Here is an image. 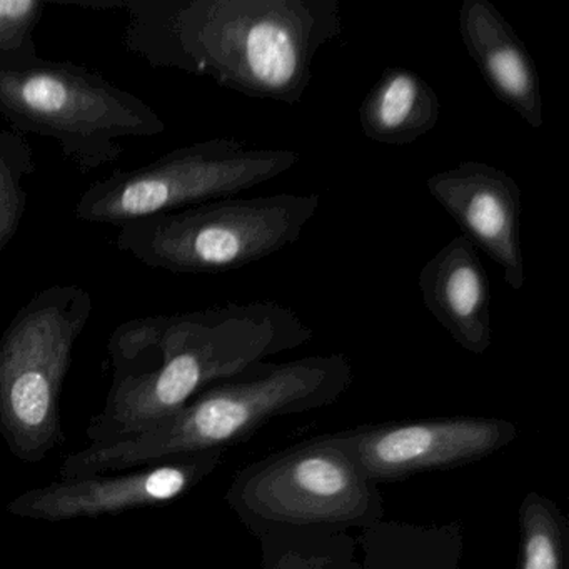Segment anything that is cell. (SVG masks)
Wrapping results in <instances>:
<instances>
[{"label": "cell", "mask_w": 569, "mask_h": 569, "mask_svg": "<svg viewBox=\"0 0 569 569\" xmlns=\"http://www.w3.org/2000/svg\"><path fill=\"white\" fill-rule=\"evenodd\" d=\"M124 44L154 68L204 76L248 98L299 106L325 46L345 31L339 0H121Z\"/></svg>", "instance_id": "obj_1"}, {"label": "cell", "mask_w": 569, "mask_h": 569, "mask_svg": "<svg viewBox=\"0 0 569 569\" xmlns=\"http://www.w3.org/2000/svg\"><path fill=\"white\" fill-rule=\"evenodd\" d=\"M312 338L295 309L274 301L131 319L109 339L112 382L101 412L89 421V445L141 435L209 386Z\"/></svg>", "instance_id": "obj_2"}, {"label": "cell", "mask_w": 569, "mask_h": 569, "mask_svg": "<svg viewBox=\"0 0 569 569\" xmlns=\"http://www.w3.org/2000/svg\"><path fill=\"white\" fill-rule=\"evenodd\" d=\"M352 381L351 361L339 352L258 362L236 378L209 386L141 435L72 452L62 462L59 479L129 471L209 449L228 451L281 416L335 405Z\"/></svg>", "instance_id": "obj_3"}, {"label": "cell", "mask_w": 569, "mask_h": 569, "mask_svg": "<svg viewBox=\"0 0 569 569\" xmlns=\"http://www.w3.org/2000/svg\"><path fill=\"white\" fill-rule=\"evenodd\" d=\"M0 116L19 134L58 141L86 174L118 161L122 139L166 131L158 112L138 96L84 66L39 56L0 62Z\"/></svg>", "instance_id": "obj_4"}, {"label": "cell", "mask_w": 569, "mask_h": 569, "mask_svg": "<svg viewBox=\"0 0 569 569\" xmlns=\"http://www.w3.org/2000/svg\"><path fill=\"white\" fill-rule=\"evenodd\" d=\"M378 486L341 432H331L244 466L226 502L258 538L284 529H371L385 518Z\"/></svg>", "instance_id": "obj_5"}, {"label": "cell", "mask_w": 569, "mask_h": 569, "mask_svg": "<svg viewBox=\"0 0 569 569\" xmlns=\"http://www.w3.org/2000/svg\"><path fill=\"white\" fill-rule=\"evenodd\" d=\"M318 194L226 198L119 226L116 246L176 274H219L278 254L315 218Z\"/></svg>", "instance_id": "obj_6"}, {"label": "cell", "mask_w": 569, "mask_h": 569, "mask_svg": "<svg viewBox=\"0 0 569 569\" xmlns=\"http://www.w3.org/2000/svg\"><path fill=\"white\" fill-rule=\"evenodd\" d=\"M92 311L86 289L51 286L0 336V436L21 461H42L64 441L62 386Z\"/></svg>", "instance_id": "obj_7"}, {"label": "cell", "mask_w": 569, "mask_h": 569, "mask_svg": "<svg viewBox=\"0 0 569 569\" xmlns=\"http://www.w3.org/2000/svg\"><path fill=\"white\" fill-rule=\"evenodd\" d=\"M301 161L289 149H252L236 139H209L174 149L131 171L94 182L74 208L78 221L122 226L218 199L279 178Z\"/></svg>", "instance_id": "obj_8"}, {"label": "cell", "mask_w": 569, "mask_h": 569, "mask_svg": "<svg viewBox=\"0 0 569 569\" xmlns=\"http://www.w3.org/2000/svg\"><path fill=\"white\" fill-rule=\"evenodd\" d=\"M226 449L191 452L144 468L58 479L28 489L9 501L8 511L36 521H71L122 515L141 508L171 505L211 476Z\"/></svg>", "instance_id": "obj_9"}, {"label": "cell", "mask_w": 569, "mask_h": 569, "mask_svg": "<svg viewBox=\"0 0 569 569\" xmlns=\"http://www.w3.org/2000/svg\"><path fill=\"white\" fill-rule=\"evenodd\" d=\"M341 435L365 475L379 485L481 461L518 439L519 428L509 419L451 416L359 426Z\"/></svg>", "instance_id": "obj_10"}, {"label": "cell", "mask_w": 569, "mask_h": 569, "mask_svg": "<svg viewBox=\"0 0 569 569\" xmlns=\"http://www.w3.org/2000/svg\"><path fill=\"white\" fill-rule=\"evenodd\" d=\"M429 194L455 219L462 236L502 269L509 288L525 286L521 249L522 192L501 169L479 161L432 174L426 181Z\"/></svg>", "instance_id": "obj_11"}, {"label": "cell", "mask_w": 569, "mask_h": 569, "mask_svg": "<svg viewBox=\"0 0 569 569\" xmlns=\"http://www.w3.org/2000/svg\"><path fill=\"white\" fill-rule=\"evenodd\" d=\"M458 21L462 44L496 99L529 128H542L541 79L508 19L489 0H465Z\"/></svg>", "instance_id": "obj_12"}, {"label": "cell", "mask_w": 569, "mask_h": 569, "mask_svg": "<svg viewBox=\"0 0 569 569\" xmlns=\"http://www.w3.org/2000/svg\"><path fill=\"white\" fill-rule=\"evenodd\" d=\"M422 302L432 318L471 355L492 345L491 292L478 249L466 236L442 246L419 272Z\"/></svg>", "instance_id": "obj_13"}, {"label": "cell", "mask_w": 569, "mask_h": 569, "mask_svg": "<svg viewBox=\"0 0 569 569\" xmlns=\"http://www.w3.org/2000/svg\"><path fill=\"white\" fill-rule=\"evenodd\" d=\"M435 89L411 69L388 68L362 99L359 122L366 138L405 148L431 132L439 122Z\"/></svg>", "instance_id": "obj_14"}, {"label": "cell", "mask_w": 569, "mask_h": 569, "mask_svg": "<svg viewBox=\"0 0 569 569\" xmlns=\"http://www.w3.org/2000/svg\"><path fill=\"white\" fill-rule=\"evenodd\" d=\"M519 568L569 569V525L551 499L531 491L518 512Z\"/></svg>", "instance_id": "obj_15"}, {"label": "cell", "mask_w": 569, "mask_h": 569, "mask_svg": "<svg viewBox=\"0 0 569 569\" xmlns=\"http://www.w3.org/2000/svg\"><path fill=\"white\" fill-rule=\"evenodd\" d=\"M34 169L28 139L16 131H0V254L18 234L28 208L24 179Z\"/></svg>", "instance_id": "obj_16"}, {"label": "cell", "mask_w": 569, "mask_h": 569, "mask_svg": "<svg viewBox=\"0 0 569 569\" xmlns=\"http://www.w3.org/2000/svg\"><path fill=\"white\" fill-rule=\"evenodd\" d=\"M46 6L44 0H0V62L39 56L34 31Z\"/></svg>", "instance_id": "obj_17"}]
</instances>
